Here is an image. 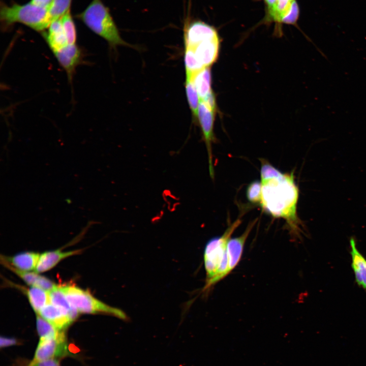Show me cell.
<instances>
[{
  "instance_id": "obj_1",
  "label": "cell",
  "mask_w": 366,
  "mask_h": 366,
  "mask_svg": "<svg viewBox=\"0 0 366 366\" xmlns=\"http://www.w3.org/2000/svg\"><path fill=\"white\" fill-rule=\"evenodd\" d=\"M261 182L260 206L263 211L273 218L285 220L290 232L294 236L300 237L303 227L297 212L299 190L293 172H281L277 176Z\"/></svg>"
},
{
  "instance_id": "obj_2",
  "label": "cell",
  "mask_w": 366,
  "mask_h": 366,
  "mask_svg": "<svg viewBox=\"0 0 366 366\" xmlns=\"http://www.w3.org/2000/svg\"><path fill=\"white\" fill-rule=\"evenodd\" d=\"M76 17L94 33L105 39L111 47L130 46L121 38L109 9L101 0H92Z\"/></svg>"
},
{
  "instance_id": "obj_3",
  "label": "cell",
  "mask_w": 366,
  "mask_h": 366,
  "mask_svg": "<svg viewBox=\"0 0 366 366\" xmlns=\"http://www.w3.org/2000/svg\"><path fill=\"white\" fill-rule=\"evenodd\" d=\"M0 20L4 28H8L15 23H20L37 31L43 32L48 28L51 21L48 9L33 4H13L8 6L1 3Z\"/></svg>"
},
{
  "instance_id": "obj_4",
  "label": "cell",
  "mask_w": 366,
  "mask_h": 366,
  "mask_svg": "<svg viewBox=\"0 0 366 366\" xmlns=\"http://www.w3.org/2000/svg\"><path fill=\"white\" fill-rule=\"evenodd\" d=\"M67 300L79 312L88 314L104 313L127 320L126 314L120 309L108 306L94 297L88 290L74 285L61 286Z\"/></svg>"
},
{
  "instance_id": "obj_5",
  "label": "cell",
  "mask_w": 366,
  "mask_h": 366,
  "mask_svg": "<svg viewBox=\"0 0 366 366\" xmlns=\"http://www.w3.org/2000/svg\"><path fill=\"white\" fill-rule=\"evenodd\" d=\"M241 223L240 219H237L228 226L222 235L211 238L206 244L203 255L206 273V282L209 281L215 276L226 254L228 241Z\"/></svg>"
},
{
  "instance_id": "obj_6",
  "label": "cell",
  "mask_w": 366,
  "mask_h": 366,
  "mask_svg": "<svg viewBox=\"0 0 366 366\" xmlns=\"http://www.w3.org/2000/svg\"><path fill=\"white\" fill-rule=\"evenodd\" d=\"M185 47L193 50L203 67H210L218 57L220 50L219 35L184 38Z\"/></svg>"
},
{
  "instance_id": "obj_7",
  "label": "cell",
  "mask_w": 366,
  "mask_h": 366,
  "mask_svg": "<svg viewBox=\"0 0 366 366\" xmlns=\"http://www.w3.org/2000/svg\"><path fill=\"white\" fill-rule=\"evenodd\" d=\"M216 111L213 110L204 101L200 100L198 109L197 123L200 127L203 139L206 147L209 175L214 178L215 172L212 161V144L216 141L214 126Z\"/></svg>"
},
{
  "instance_id": "obj_8",
  "label": "cell",
  "mask_w": 366,
  "mask_h": 366,
  "mask_svg": "<svg viewBox=\"0 0 366 366\" xmlns=\"http://www.w3.org/2000/svg\"><path fill=\"white\" fill-rule=\"evenodd\" d=\"M67 354V345L64 332L62 331L55 338L40 339L30 366L43 360L62 356Z\"/></svg>"
},
{
  "instance_id": "obj_9",
  "label": "cell",
  "mask_w": 366,
  "mask_h": 366,
  "mask_svg": "<svg viewBox=\"0 0 366 366\" xmlns=\"http://www.w3.org/2000/svg\"><path fill=\"white\" fill-rule=\"evenodd\" d=\"M257 221V219L251 221L240 236L229 239L227 245L228 274L238 264L241 257L246 240Z\"/></svg>"
},
{
  "instance_id": "obj_10",
  "label": "cell",
  "mask_w": 366,
  "mask_h": 366,
  "mask_svg": "<svg viewBox=\"0 0 366 366\" xmlns=\"http://www.w3.org/2000/svg\"><path fill=\"white\" fill-rule=\"evenodd\" d=\"M58 62L66 71L69 79H72L77 66L81 61V51L76 44H68L52 51Z\"/></svg>"
},
{
  "instance_id": "obj_11",
  "label": "cell",
  "mask_w": 366,
  "mask_h": 366,
  "mask_svg": "<svg viewBox=\"0 0 366 366\" xmlns=\"http://www.w3.org/2000/svg\"><path fill=\"white\" fill-rule=\"evenodd\" d=\"M266 6V20L279 24L289 14L296 0H264Z\"/></svg>"
},
{
  "instance_id": "obj_12",
  "label": "cell",
  "mask_w": 366,
  "mask_h": 366,
  "mask_svg": "<svg viewBox=\"0 0 366 366\" xmlns=\"http://www.w3.org/2000/svg\"><path fill=\"white\" fill-rule=\"evenodd\" d=\"M38 314L59 330L65 329L72 322L64 311L53 304H46Z\"/></svg>"
},
{
  "instance_id": "obj_13",
  "label": "cell",
  "mask_w": 366,
  "mask_h": 366,
  "mask_svg": "<svg viewBox=\"0 0 366 366\" xmlns=\"http://www.w3.org/2000/svg\"><path fill=\"white\" fill-rule=\"evenodd\" d=\"M42 33L52 51L61 49L68 44L60 19L52 21L48 27V31Z\"/></svg>"
},
{
  "instance_id": "obj_14",
  "label": "cell",
  "mask_w": 366,
  "mask_h": 366,
  "mask_svg": "<svg viewBox=\"0 0 366 366\" xmlns=\"http://www.w3.org/2000/svg\"><path fill=\"white\" fill-rule=\"evenodd\" d=\"M351 266L357 284L366 290V259L357 249L355 239L350 240Z\"/></svg>"
},
{
  "instance_id": "obj_15",
  "label": "cell",
  "mask_w": 366,
  "mask_h": 366,
  "mask_svg": "<svg viewBox=\"0 0 366 366\" xmlns=\"http://www.w3.org/2000/svg\"><path fill=\"white\" fill-rule=\"evenodd\" d=\"M81 252V250H74L62 252L59 250L45 252L40 255L37 266L36 272L40 273L50 270L60 261L69 256L75 255Z\"/></svg>"
},
{
  "instance_id": "obj_16",
  "label": "cell",
  "mask_w": 366,
  "mask_h": 366,
  "mask_svg": "<svg viewBox=\"0 0 366 366\" xmlns=\"http://www.w3.org/2000/svg\"><path fill=\"white\" fill-rule=\"evenodd\" d=\"M40 254L35 252H24L12 257L1 256V261L6 262L13 267L23 271L35 269Z\"/></svg>"
},
{
  "instance_id": "obj_17",
  "label": "cell",
  "mask_w": 366,
  "mask_h": 366,
  "mask_svg": "<svg viewBox=\"0 0 366 366\" xmlns=\"http://www.w3.org/2000/svg\"><path fill=\"white\" fill-rule=\"evenodd\" d=\"M48 292L50 302L64 311L72 322L78 317L79 312L67 300L61 286Z\"/></svg>"
},
{
  "instance_id": "obj_18",
  "label": "cell",
  "mask_w": 366,
  "mask_h": 366,
  "mask_svg": "<svg viewBox=\"0 0 366 366\" xmlns=\"http://www.w3.org/2000/svg\"><path fill=\"white\" fill-rule=\"evenodd\" d=\"M200 98L203 99L212 90L210 67H204L191 77Z\"/></svg>"
},
{
  "instance_id": "obj_19",
  "label": "cell",
  "mask_w": 366,
  "mask_h": 366,
  "mask_svg": "<svg viewBox=\"0 0 366 366\" xmlns=\"http://www.w3.org/2000/svg\"><path fill=\"white\" fill-rule=\"evenodd\" d=\"M28 299L33 310L37 314L50 302L49 292L40 288L33 286L27 290Z\"/></svg>"
},
{
  "instance_id": "obj_20",
  "label": "cell",
  "mask_w": 366,
  "mask_h": 366,
  "mask_svg": "<svg viewBox=\"0 0 366 366\" xmlns=\"http://www.w3.org/2000/svg\"><path fill=\"white\" fill-rule=\"evenodd\" d=\"M185 88L188 102L192 112L193 119L195 123H197L198 109L200 98L190 76L186 75Z\"/></svg>"
},
{
  "instance_id": "obj_21",
  "label": "cell",
  "mask_w": 366,
  "mask_h": 366,
  "mask_svg": "<svg viewBox=\"0 0 366 366\" xmlns=\"http://www.w3.org/2000/svg\"><path fill=\"white\" fill-rule=\"evenodd\" d=\"M72 0H53L48 8L49 17L51 22L62 18L68 11Z\"/></svg>"
},
{
  "instance_id": "obj_22",
  "label": "cell",
  "mask_w": 366,
  "mask_h": 366,
  "mask_svg": "<svg viewBox=\"0 0 366 366\" xmlns=\"http://www.w3.org/2000/svg\"><path fill=\"white\" fill-rule=\"evenodd\" d=\"M37 328L40 339L55 338L63 331L56 329L38 314L37 315Z\"/></svg>"
},
{
  "instance_id": "obj_23",
  "label": "cell",
  "mask_w": 366,
  "mask_h": 366,
  "mask_svg": "<svg viewBox=\"0 0 366 366\" xmlns=\"http://www.w3.org/2000/svg\"><path fill=\"white\" fill-rule=\"evenodd\" d=\"M1 263L6 268L16 273L27 284L37 287H40L43 276H40L35 272H29L18 269L5 262H1Z\"/></svg>"
},
{
  "instance_id": "obj_24",
  "label": "cell",
  "mask_w": 366,
  "mask_h": 366,
  "mask_svg": "<svg viewBox=\"0 0 366 366\" xmlns=\"http://www.w3.org/2000/svg\"><path fill=\"white\" fill-rule=\"evenodd\" d=\"M60 20L68 44H76V29L70 10L62 17Z\"/></svg>"
},
{
  "instance_id": "obj_25",
  "label": "cell",
  "mask_w": 366,
  "mask_h": 366,
  "mask_svg": "<svg viewBox=\"0 0 366 366\" xmlns=\"http://www.w3.org/2000/svg\"><path fill=\"white\" fill-rule=\"evenodd\" d=\"M184 62L186 75L192 76L204 68L198 62L193 50L187 47H185Z\"/></svg>"
},
{
  "instance_id": "obj_26",
  "label": "cell",
  "mask_w": 366,
  "mask_h": 366,
  "mask_svg": "<svg viewBox=\"0 0 366 366\" xmlns=\"http://www.w3.org/2000/svg\"><path fill=\"white\" fill-rule=\"evenodd\" d=\"M261 181L255 180L249 184L246 190V196L250 203L260 205L261 201Z\"/></svg>"
},
{
  "instance_id": "obj_27",
  "label": "cell",
  "mask_w": 366,
  "mask_h": 366,
  "mask_svg": "<svg viewBox=\"0 0 366 366\" xmlns=\"http://www.w3.org/2000/svg\"><path fill=\"white\" fill-rule=\"evenodd\" d=\"M31 366H59V364L57 360L51 358L38 362Z\"/></svg>"
},
{
  "instance_id": "obj_28",
  "label": "cell",
  "mask_w": 366,
  "mask_h": 366,
  "mask_svg": "<svg viewBox=\"0 0 366 366\" xmlns=\"http://www.w3.org/2000/svg\"><path fill=\"white\" fill-rule=\"evenodd\" d=\"M53 0H30V2L36 6L48 9Z\"/></svg>"
},
{
  "instance_id": "obj_29",
  "label": "cell",
  "mask_w": 366,
  "mask_h": 366,
  "mask_svg": "<svg viewBox=\"0 0 366 366\" xmlns=\"http://www.w3.org/2000/svg\"><path fill=\"white\" fill-rule=\"evenodd\" d=\"M17 341L14 338H8L5 337H1L0 345L1 347H5L9 346L15 345Z\"/></svg>"
}]
</instances>
